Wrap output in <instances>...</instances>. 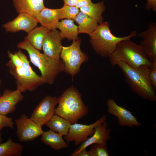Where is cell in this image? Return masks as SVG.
<instances>
[{
	"label": "cell",
	"mask_w": 156,
	"mask_h": 156,
	"mask_svg": "<svg viewBox=\"0 0 156 156\" xmlns=\"http://www.w3.org/2000/svg\"><path fill=\"white\" fill-rule=\"evenodd\" d=\"M60 32L56 29L51 30L45 37L42 44L44 53L55 59H60L63 46Z\"/></svg>",
	"instance_id": "5bb4252c"
},
{
	"label": "cell",
	"mask_w": 156,
	"mask_h": 156,
	"mask_svg": "<svg viewBox=\"0 0 156 156\" xmlns=\"http://www.w3.org/2000/svg\"><path fill=\"white\" fill-rule=\"evenodd\" d=\"M57 97L47 96L33 111L30 118L42 126L48 122L55 114Z\"/></svg>",
	"instance_id": "30bf717a"
},
{
	"label": "cell",
	"mask_w": 156,
	"mask_h": 156,
	"mask_svg": "<svg viewBox=\"0 0 156 156\" xmlns=\"http://www.w3.org/2000/svg\"><path fill=\"white\" fill-rule=\"evenodd\" d=\"M36 1L41 3H44V0H36Z\"/></svg>",
	"instance_id": "d590c367"
},
{
	"label": "cell",
	"mask_w": 156,
	"mask_h": 156,
	"mask_svg": "<svg viewBox=\"0 0 156 156\" xmlns=\"http://www.w3.org/2000/svg\"><path fill=\"white\" fill-rule=\"evenodd\" d=\"M14 124L12 118L0 114V131L5 127L13 129Z\"/></svg>",
	"instance_id": "f1b7e54d"
},
{
	"label": "cell",
	"mask_w": 156,
	"mask_h": 156,
	"mask_svg": "<svg viewBox=\"0 0 156 156\" xmlns=\"http://www.w3.org/2000/svg\"><path fill=\"white\" fill-rule=\"evenodd\" d=\"M17 47L27 52L30 61L40 70L44 83L53 84L58 74L64 71V65L62 60L52 58L41 53L27 41L19 42Z\"/></svg>",
	"instance_id": "7a4b0ae2"
},
{
	"label": "cell",
	"mask_w": 156,
	"mask_h": 156,
	"mask_svg": "<svg viewBox=\"0 0 156 156\" xmlns=\"http://www.w3.org/2000/svg\"><path fill=\"white\" fill-rule=\"evenodd\" d=\"M71 125L69 121L55 114L46 124L50 129L62 136L67 135Z\"/></svg>",
	"instance_id": "cb8c5ba5"
},
{
	"label": "cell",
	"mask_w": 156,
	"mask_h": 156,
	"mask_svg": "<svg viewBox=\"0 0 156 156\" xmlns=\"http://www.w3.org/2000/svg\"><path fill=\"white\" fill-rule=\"evenodd\" d=\"M74 156H89V155L88 151H86L85 148L75 154Z\"/></svg>",
	"instance_id": "836d02e7"
},
{
	"label": "cell",
	"mask_w": 156,
	"mask_h": 156,
	"mask_svg": "<svg viewBox=\"0 0 156 156\" xmlns=\"http://www.w3.org/2000/svg\"><path fill=\"white\" fill-rule=\"evenodd\" d=\"M38 23L50 30L57 29L59 22L58 9L44 8L35 16Z\"/></svg>",
	"instance_id": "e0dca14e"
},
{
	"label": "cell",
	"mask_w": 156,
	"mask_h": 156,
	"mask_svg": "<svg viewBox=\"0 0 156 156\" xmlns=\"http://www.w3.org/2000/svg\"><path fill=\"white\" fill-rule=\"evenodd\" d=\"M17 53L22 59L23 65L21 67L10 68V74L16 80V89L22 92L27 91H32L44 81L32 70L26 55L20 50Z\"/></svg>",
	"instance_id": "8992f818"
},
{
	"label": "cell",
	"mask_w": 156,
	"mask_h": 156,
	"mask_svg": "<svg viewBox=\"0 0 156 156\" xmlns=\"http://www.w3.org/2000/svg\"><path fill=\"white\" fill-rule=\"evenodd\" d=\"M57 99L58 105L55 109V114L69 121L71 124L77 123L89 112L81 94L73 86L65 90Z\"/></svg>",
	"instance_id": "3957f363"
},
{
	"label": "cell",
	"mask_w": 156,
	"mask_h": 156,
	"mask_svg": "<svg viewBox=\"0 0 156 156\" xmlns=\"http://www.w3.org/2000/svg\"><path fill=\"white\" fill-rule=\"evenodd\" d=\"M79 12V9L75 6L64 5L62 8L58 9V18L59 20L66 18L74 21Z\"/></svg>",
	"instance_id": "484cf974"
},
{
	"label": "cell",
	"mask_w": 156,
	"mask_h": 156,
	"mask_svg": "<svg viewBox=\"0 0 156 156\" xmlns=\"http://www.w3.org/2000/svg\"><path fill=\"white\" fill-rule=\"evenodd\" d=\"M1 79H0V86H1ZM0 96H1V94H0Z\"/></svg>",
	"instance_id": "8d00e7d4"
},
{
	"label": "cell",
	"mask_w": 156,
	"mask_h": 156,
	"mask_svg": "<svg viewBox=\"0 0 156 156\" xmlns=\"http://www.w3.org/2000/svg\"><path fill=\"white\" fill-rule=\"evenodd\" d=\"M88 152L89 156H109L106 145L103 144H93Z\"/></svg>",
	"instance_id": "4316f807"
},
{
	"label": "cell",
	"mask_w": 156,
	"mask_h": 156,
	"mask_svg": "<svg viewBox=\"0 0 156 156\" xmlns=\"http://www.w3.org/2000/svg\"><path fill=\"white\" fill-rule=\"evenodd\" d=\"M123 73L126 82L132 90L143 99L151 101H156V90L150 80V68L143 66L133 68L122 62L116 63Z\"/></svg>",
	"instance_id": "6da1fadb"
},
{
	"label": "cell",
	"mask_w": 156,
	"mask_h": 156,
	"mask_svg": "<svg viewBox=\"0 0 156 156\" xmlns=\"http://www.w3.org/2000/svg\"><path fill=\"white\" fill-rule=\"evenodd\" d=\"M16 135L21 142L33 140L42 135L44 131L42 126L24 114L16 119Z\"/></svg>",
	"instance_id": "ba28073f"
},
{
	"label": "cell",
	"mask_w": 156,
	"mask_h": 156,
	"mask_svg": "<svg viewBox=\"0 0 156 156\" xmlns=\"http://www.w3.org/2000/svg\"><path fill=\"white\" fill-rule=\"evenodd\" d=\"M74 21L78 24L79 33H85L89 35L95 30L99 25L95 20L80 11Z\"/></svg>",
	"instance_id": "603a6c76"
},
{
	"label": "cell",
	"mask_w": 156,
	"mask_h": 156,
	"mask_svg": "<svg viewBox=\"0 0 156 156\" xmlns=\"http://www.w3.org/2000/svg\"><path fill=\"white\" fill-rule=\"evenodd\" d=\"M110 132L111 129L108 128L107 123L106 121L98 125L95 127L94 133L91 137L81 143L70 155L74 156L79 152L92 144H100L107 146V141L111 138Z\"/></svg>",
	"instance_id": "9a60e30c"
},
{
	"label": "cell",
	"mask_w": 156,
	"mask_h": 156,
	"mask_svg": "<svg viewBox=\"0 0 156 156\" xmlns=\"http://www.w3.org/2000/svg\"><path fill=\"white\" fill-rule=\"evenodd\" d=\"M8 54L10 60L6 64V66L9 67L10 68H18L22 66L23 61L17 52L13 53L8 51Z\"/></svg>",
	"instance_id": "83f0119b"
},
{
	"label": "cell",
	"mask_w": 156,
	"mask_h": 156,
	"mask_svg": "<svg viewBox=\"0 0 156 156\" xmlns=\"http://www.w3.org/2000/svg\"><path fill=\"white\" fill-rule=\"evenodd\" d=\"M145 8L148 11L152 10L155 12H156V0H147Z\"/></svg>",
	"instance_id": "4dcf8cb0"
},
{
	"label": "cell",
	"mask_w": 156,
	"mask_h": 156,
	"mask_svg": "<svg viewBox=\"0 0 156 156\" xmlns=\"http://www.w3.org/2000/svg\"><path fill=\"white\" fill-rule=\"evenodd\" d=\"M105 9L104 2L102 1L96 3L92 2L79 9L80 12L94 19L99 24L103 22L102 14Z\"/></svg>",
	"instance_id": "7402d4cb"
},
{
	"label": "cell",
	"mask_w": 156,
	"mask_h": 156,
	"mask_svg": "<svg viewBox=\"0 0 156 156\" xmlns=\"http://www.w3.org/2000/svg\"><path fill=\"white\" fill-rule=\"evenodd\" d=\"M109 58L112 67L116 66L119 61L124 62L134 68L143 66L151 68L153 64L140 45L130 39L119 42L114 52Z\"/></svg>",
	"instance_id": "277c9868"
},
{
	"label": "cell",
	"mask_w": 156,
	"mask_h": 156,
	"mask_svg": "<svg viewBox=\"0 0 156 156\" xmlns=\"http://www.w3.org/2000/svg\"><path fill=\"white\" fill-rule=\"evenodd\" d=\"M41 135V141L56 150H60L68 146L64 141L62 135L51 129L44 131Z\"/></svg>",
	"instance_id": "ffe728a7"
},
{
	"label": "cell",
	"mask_w": 156,
	"mask_h": 156,
	"mask_svg": "<svg viewBox=\"0 0 156 156\" xmlns=\"http://www.w3.org/2000/svg\"><path fill=\"white\" fill-rule=\"evenodd\" d=\"M64 5L70 6H75L77 3L78 0H63Z\"/></svg>",
	"instance_id": "d6a6232c"
},
{
	"label": "cell",
	"mask_w": 156,
	"mask_h": 156,
	"mask_svg": "<svg viewBox=\"0 0 156 156\" xmlns=\"http://www.w3.org/2000/svg\"><path fill=\"white\" fill-rule=\"evenodd\" d=\"M92 2L91 0H78L77 3L75 6L79 9L89 4Z\"/></svg>",
	"instance_id": "1f68e13d"
},
{
	"label": "cell",
	"mask_w": 156,
	"mask_h": 156,
	"mask_svg": "<svg viewBox=\"0 0 156 156\" xmlns=\"http://www.w3.org/2000/svg\"><path fill=\"white\" fill-rule=\"evenodd\" d=\"M51 30L41 26L36 27L28 33L25 40L40 51L42 50V44L46 35Z\"/></svg>",
	"instance_id": "44dd1931"
},
{
	"label": "cell",
	"mask_w": 156,
	"mask_h": 156,
	"mask_svg": "<svg viewBox=\"0 0 156 156\" xmlns=\"http://www.w3.org/2000/svg\"><path fill=\"white\" fill-rule=\"evenodd\" d=\"M107 103V112L117 118L118 124L120 126L132 127L141 125L137 118L131 111L118 105L113 99H108Z\"/></svg>",
	"instance_id": "8fae6325"
},
{
	"label": "cell",
	"mask_w": 156,
	"mask_h": 156,
	"mask_svg": "<svg viewBox=\"0 0 156 156\" xmlns=\"http://www.w3.org/2000/svg\"><path fill=\"white\" fill-rule=\"evenodd\" d=\"M23 149L22 144L9 137L5 142L0 143V156H20Z\"/></svg>",
	"instance_id": "d4e9b609"
},
{
	"label": "cell",
	"mask_w": 156,
	"mask_h": 156,
	"mask_svg": "<svg viewBox=\"0 0 156 156\" xmlns=\"http://www.w3.org/2000/svg\"><path fill=\"white\" fill-rule=\"evenodd\" d=\"M74 22V20L66 19L59 21L57 28L60 30V34L62 39L66 38L73 41L79 39L78 26Z\"/></svg>",
	"instance_id": "d6986e66"
},
{
	"label": "cell",
	"mask_w": 156,
	"mask_h": 156,
	"mask_svg": "<svg viewBox=\"0 0 156 156\" xmlns=\"http://www.w3.org/2000/svg\"><path fill=\"white\" fill-rule=\"evenodd\" d=\"M136 35L137 32L134 31L128 35L117 37L112 33L109 23L103 21L99 24L89 36L90 43L95 52L102 57H109L114 52L119 42Z\"/></svg>",
	"instance_id": "5b68a950"
},
{
	"label": "cell",
	"mask_w": 156,
	"mask_h": 156,
	"mask_svg": "<svg viewBox=\"0 0 156 156\" xmlns=\"http://www.w3.org/2000/svg\"><path fill=\"white\" fill-rule=\"evenodd\" d=\"M81 40L73 41L68 47L63 46L60 57L64 65V70L73 77L80 70L82 64L88 59V57L80 49Z\"/></svg>",
	"instance_id": "52a82bcc"
},
{
	"label": "cell",
	"mask_w": 156,
	"mask_h": 156,
	"mask_svg": "<svg viewBox=\"0 0 156 156\" xmlns=\"http://www.w3.org/2000/svg\"><path fill=\"white\" fill-rule=\"evenodd\" d=\"M24 96L19 90L5 89L0 96V114L6 115L14 112L16 105L23 100Z\"/></svg>",
	"instance_id": "2e32d148"
},
{
	"label": "cell",
	"mask_w": 156,
	"mask_h": 156,
	"mask_svg": "<svg viewBox=\"0 0 156 156\" xmlns=\"http://www.w3.org/2000/svg\"><path fill=\"white\" fill-rule=\"evenodd\" d=\"M13 2L17 12H25L34 16L45 7L44 3L36 0H13Z\"/></svg>",
	"instance_id": "ac0fdd59"
},
{
	"label": "cell",
	"mask_w": 156,
	"mask_h": 156,
	"mask_svg": "<svg viewBox=\"0 0 156 156\" xmlns=\"http://www.w3.org/2000/svg\"><path fill=\"white\" fill-rule=\"evenodd\" d=\"M142 38L140 46L152 62L156 61V23H151L147 29L136 35Z\"/></svg>",
	"instance_id": "7c38bea8"
},
{
	"label": "cell",
	"mask_w": 156,
	"mask_h": 156,
	"mask_svg": "<svg viewBox=\"0 0 156 156\" xmlns=\"http://www.w3.org/2000/svg\"><path fill=\"white\" fill-rule=\"evenodd\" d=\"M38 23L35 16L21 12L14 20L2 26L6 32L13 33L23 30L28 33L36 27Z\"/></svg>",
	"instance_id": "4fadbf2b"
},
{
	"label": "cell",
	"mask_w": 156,
	"mask_h": 156,
	"mask_svg": "<svg viewBox=\"0 0 156 156\" xmlns=\"http://www.w3.org/2000/svg\"><path fill=\"white\" fill-rule=\"evenodd\" d=\"M3 140V139L1 133L0 132V143H1Z\"/></svg>",
	"instance_id": "e575fe53"
},
{
	"label": "cell",
	"mask_w": 156,
	"mask_h": 156,
	"mask_svg": "<svg viewBox=\"0 0 156 156\" xmlns=\"http://www.w3.org/2000/svg\"><path fill=\"white\" fill-rule=\"evenodd\" d=\"M107 118V115H104L90 125H83L77 123L71 124L68 133L64 136V139L68 143L74 141L75 145L77 146L86 140L89 136H91L94 133L95 127L106 121Z\"/></svg>",
	"instance_id": "9c48e42d"
},
{
	"label": "cell",
	"mask_w": 156,
	"mask_h": 156,
	"mask_svg": "<svg viewBox=\"0 0 156 156\" xmlns=\"http://www.w3.org/2000/svg\"><path fill=\"white\" fill-rule=\"evenodd\" d=\"M149 77L151 82L155 89H156V61L153 62L150 68Z\"/></svg>",
	"instance_id": "f546056e"
}]
</instances>
